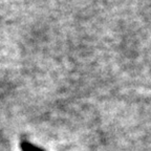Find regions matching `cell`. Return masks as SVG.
<instances>
[{
    "mask_svg": "<svg viewBox=\"0 0 151 151\" xmlns=\"http://www.w3.org/2000/svg\"><path fill=\"white\" fill-rule=\"evenodd\" d=\"M20 147H21L22 151H44L41 148H39V147L29 143L28 141H22L21 144H20Z\"/></svg>",
    "mask_w": 151,
    "mask_h": 151,
    "instance_id": "6da1fadb",
    "label": "cell"
}]
</instances>
